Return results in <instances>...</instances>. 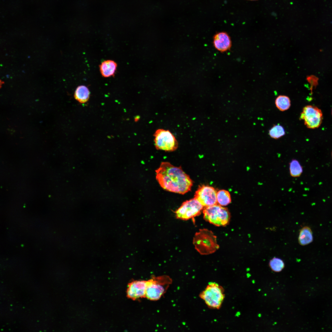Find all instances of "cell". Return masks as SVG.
I'll return each instance as SVG.
<instances>
[{"mask_svg":"<svg viewBox=\"0 0 332 332\" xmlns=\"http://www.w3.org/2000/svg\"></svg>","mask_w":332,"mask_h":332,"instance_id":"603a6c76","label":"cell"},{"mask_svg":"<svg viewBox=\"0 0 332 332\" xmlns=\"http://www.w3.org/2000/svg\"><path fill=\"white\" fill-rule=\"evenodd\" d=\"M193 243L195 249L202 255L213 253L219 248L216 236L211 231L207 229H200L195 233Z\"/></svg>","mask_w":332,"mask_h":332,"instance_id":"7a4b0ae2","label":"cell"},{"mask_svg":"<svg viewBox=\"0 0 332 332\" xmlns=\"http://www.w3.org/2000/svg\"><path fill=\"white\" fill-rule=\"evenodd\" d=\"M117 63L111 60H107L102 62L99 65V70L102 77L105 78L113 77L116 73Z\"/></svg>","mask_w":332,"mask_h":332,"instance_id":"7c38bea8","label":"cell"},{"mask_svg":"<svg viewBox=\"0 0 332 332\" xmlns=\"http://www.w3.org/2000/svg\"><path fill=\"white\" fill-rule=\"evenodd\" d=\"M213 44L214 47L218 51L223 53L229 50L232 46L231 37L225 32L217 33L214 36Z\"/></svg>","mask_w":332,"mask_h":332,"instance_id":"8fae6325","label":"cell"},{"mask_svg":"<svg viewBox=\"0 0 332 332\" xmlns=\"http://www.w3.org/2000/svg\"><path fill=\"white\" fill-rule=\"evenodd\" d=\"M306 80L310 85V90L312 93L313 89L318 85V78L316 76L311 75L308 76Z\"/></svg>","mask_w":332,"mask_h":332,"instance_id":"ffe728a7","label":"cell"},{"mask_svg":"<svg viewBox=\"0 0 332 332\" xmlns=\"http://www.w3.org/2000/svg\"><path fill=\"white\" fill-rule=\"evenodd\" d=\"M90 93L89 90L87 86L81 85L76 88L74 92V97L79 102L84 103L88 100Z\"/></svg>","mask_w":332,"mask_h":332,"instance_id":"5bb4252c","label":"cell"},{"mask_svg":"<svg viewBox=\"0 0 332 332\" xmlns=\"http://www.w3.org/2000/svg\"><path fill=\"white\" fill-rule=\"evenodd\" d=\"M284 128L281 125L276 124L273 126L269 130V134L270 137L275 139H279L285 135Z\"/></svg>","mask_w":332,"mask_h":332,"instance_id":"d6986e66","label":"cell"},{"mask_svg":"<svg viewBox=\"0 0 332 332\" xmlns=\"http://www.w3.org/2000/svg\"><path fill=\"white\" fill-rule=\"evenodd\" d=\"M203 213L206 221L217 226H225L230 220L228 209L217 204L205 207Z\"/></svg>","mask_w":332,"mask_h":332,"instance_id":"5b68a950","label":"cell"},{"mask_svg":"<svg viewBox=\"0 0 332 332\" xmlns=\"http://www.w3.org/2000/svg\"><path fill=\"white\" fill-rule=\"evenodd\" d=\"M217 192L213 187L205 185L200 186L195 194V198L203 207L217 204Z\"/></svg>","mask_w":332,"mask_h":332,"instance_id":"9c48e42d","label":"cell"},{"mask_svg":"<svg viewBox=\"0 0 332 332\" xmlns=\"http://www.w3.org/2000/svg\"></svg>","mask_w":332,"mask_h":332,"instance_id":"7402d4cb","label":"cell"},{"mask_svg":"<svg viewBox=\"0 0 332 332\" xmlns=\"http://www.w3.org/2000/svg\"><path fill=\"white\" fill-rule=\"evenodd\" d=\"M147 281L145 298L152 301L159 300L172 283V278L167 275L153 277Z\"/></svg>","mask_w":332,"mask_h":332,"instance_id":"277c9868","label":"cell"},{"mask_svg":"<svg viewBox=\"0 0 332 332\" xmlns=\"http://www.w3.org/2000/svg\"></svg>","mask_w":332,"mask_h":332,"instance_id":"44dd1931","label":"cell"},{"mask_svg":"<svg viewBox=\"0 0 332 332\" xmlns=\"http://www.w3.org/2000/svg\"><path fill=\"white\" fill-rule=\"evenodd\" d=\"M217 203L221 206H225L229 204L231 201L229 192L225 190H221L217 192Z\"/></svg>","mask_w":332,"mask_h":332,"instance_id":"e0dca14e","label":"cell"},{"mask_svg":"<svg viewBox=\"0 0 332 332\" xmlns=\"http://www.w3.org/2000/svg\"><path fill=\"white\" fill-rule=\"evenodd\" d=\"M203 206L195 198L186 200L174 211L176 218L187 220L199 215Z\"/></svg>","mask_w":332,"mask_h":332,"instance_id":"52a82bcc","label":"cell"},{"mask_svg":"<svg viewBox=\"0 0 332 332\" xmlns=\"http://www.w3.org/2000/svg\"><path fill=\"white\" fill-rule=\"evenodd\" d=\"M147 280H135L128 284L126 291L127 297L132 300L145 298Z\"/></svg>","mask_w":332,"mask_h":332,"instance_id":"30bf717a","label":"cell"},{"mask_svg":"<svg viewBox=\"0 0 332 332\" xmlns=\"http://www.w3.org/2000/svg\"><path fill=\"white\" fill-rule=\"evenodd\" d=\"M313 233L311 228L306 226L300 230L298 239L299 244L304 246L311 243L313 241Z\"/></svg>","mask_w":332,"mask_h":332,"instance_id":"4fadbf2b","label":"cell"},{"mask_svg":"<svg viewBox=\"0 0 332 332\" xmlns=\"http://www.w3.org/2000/svg\"><path fill=\"white\" fill-rule=\"evenodd\" d=\"M275 104L277 108L281 111L288 110L291 105L290 98L285 95L279 96L275 100Z\"/></svg>","mask_w":332,"mask_h":332,"instance_id":"2e32d148","label":"cell"},{"mask_svg":"<svg viewBox=\"0 0 332 332\" xmlns=\"http://www.w3.org/2000/svg\"><path fill=\"white\" fill-rule=\"evenodd\" d=\"M322 118L321 110L317 107L311 105H306L303 108L300 117L306 127L311 129L318 128L322 123Z\"/></svg>","mask_w":332,"mask_h":332,"instance_id":"ba28073f","label":"cell"},{"mask_svg":"<svg viewBox=\"0 0 332 332\" xmlns=\"http://www.w3.org/2000/svg\"><path fill=\"white\" fill-rule=\"evenodd\" d=\"M155 172L156 179L164 190L181 194L191 190L193 181L181 167L175 166L168 162H162Z\"/></svg>","mask_w":332,"mask_h":332,"instance_id":"6da1fadb","label":"cell"},{"mask_svg":"<svg viewBox=\"0 0 332 332\" xmlns=\"http://www.w3.org/2000/svg\"><path fill=\"white\" fill-rule=\"evenodd\" d=\"M199 297L210 308L219 309L225 297L224 290L217 283L209 282L199 294Z\"/></svg>","mask_w":332,"mask_h":332,"instance_id":"3957f363","label":"cell"},{"mask_svg":"<svg viewBox=\"0 0 332 332\" xmlns=\"http://www.w3.org/2000/svg\"><path fill=\"white\" fill-rule=\"evenodd\" d=\"M269 266L271 269L274 272H279L284 268L285 264L283 260L281 259L274 257L270 260Z\"/></svg>","mask_w":332,"mask_h":332,"instance_id":"ac0fdd59","label":"cell"},{"mask_svg":"<svg viewBox=\"0 0 332 332\" xmlns=\"http://www.w3.org/2000/svg\"><path fill=\"white\" fill-rule=\"evenodd\" d=\"M289 171L291 177H299L302 173V167L297 160L293 159L289 164Z\"/></svg>","mask_w":332,"mask_h":332,"instance_id":"9a60e30c","label":"cell"},{"mask_svg":"<svg viewBox=\"0 0 332 332\" xmlns=\"http://www.w3.org/2000/svg\"><path fill=\"white\" fill-rule=\"evenodd\" d=\"M153 136L154 145L157 150L171 152L175 151L178 148L177 139L168 130L158 129Z\"/></svg>","mask_w":332,"mask_h":332,"instance_id":"8992f818","label":"cell"}]
</instances>
